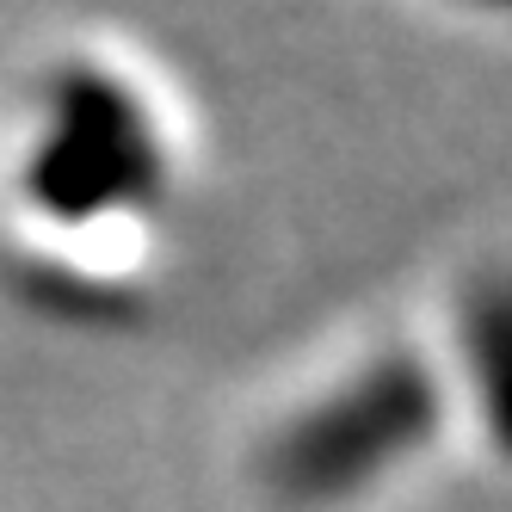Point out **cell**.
<instances>
[{
	"label": "cell",
	"mask_w": 512,
	"mask_h": 512,
	"mask_svg": "<svg viewBox=\"0 0 512 512\" xmlns=\"http://www.w3.org/2000/svg\"><path fill=\"white\" fill-rule=\"evenodd\" d=\"M438 420H445L438 377L414 352H389L290 420L266 445L260 475L290 506H334L383 482L401 457H414Z\"/></svg>",
	"instance_id": "cell-1"
},
{
	"label": "cell",
	"mask_w": 512,
	"mask_h": 512,
	"mask_svg": "<svg viewBox=\"0 0 512 512\" xmlns=\"http://www.w3.org/2000/svg\"><path fill=\"white\" fill-rule=\"evenodd\" d=\"M457 346L475 383V408H482L494 445L512 457V272H482L463 290Z\"/></svg>",
	"instance_id": "cell-3"
},
{
	"label": "cell",
	"mask_w": 512,
	"mask_h": 512,
	"mask_svg": "<svg viewBox=\"0 0 512 512\" xmlns=\"http://www.w3.org/2000/svg\"><path fill=\"white\" fill-rule=\"evenodd\" d=\"M25 198L56 223L149 210L167 179L155 118L118 75L68 62L44 81V136L19 167Z\"/></svg>",
	"instance_id": "cell-2"
},
{
	"label": "cell",
	"mask_w": 512,
	"mask_h": 512,
	"mask_svg": "<svg viewBox=\"0 0 512 512\" xmlns=\"http://www.w3.org/2000/svg\"><path fill=\"white\" fill-rule=\"evenodd\" d=\"M469 7H494V13H512V0H469Z\"/></svg>",
	"instance_id": "cell-4"
}]
</instances>
